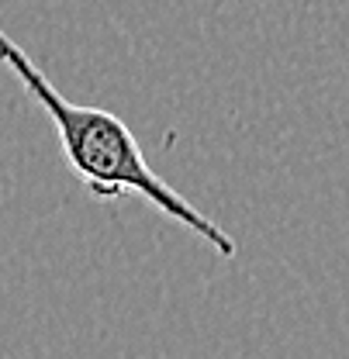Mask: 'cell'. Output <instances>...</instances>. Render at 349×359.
Wrapping results in <instances>:
<instances>
[{
	"mask_svg": "<svg viewBox=\"0 0 349 359\" xmlns=\"http://www.w3.org/2000/svg\"><path fill=\"white\" fill-rule=\"evenodd\" d=\"M0 62L14 73V80L25 87V93L48 114V121L55 125V135H59L66 166L84 183L90 197H97V201L142 197L145 204L163 211L170 222L183 224L194 235H201L204 242H211V249L218 256L232 259L239 252L235 238L225 228H218L208 215H201L180 190H173L145 163L138 138L118 114H111L104 107H84V104L66 100L4 28H0Z\"/></svg>",
	"mask_w": 349,
	"mask_h": 359,
	"instance_id": "1",
	"label": "cell"
}]
</instances>
